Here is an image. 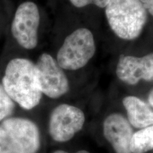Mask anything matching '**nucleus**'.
Returning a JSON list of instances; mask_svg holds the SVG:
<instances>
[{
    "mask_svg": "<svg viewBox=\"0 0 153 153\" xmlns=\"http://www.w3.org/2000/svg\"><path fill=\"white\" fill-rule=\"evenodd\" d=\"M95 52L92 33L87 28H78L65 38L57 52V62L65 70H79L89 62Z\"/></svg>",
    "mask_w": 153,
    "mask_h": 153,
    "instance_id": "20e7f679",
    "label": "nucleus"
},
{
    "mask_svg": "<svg viewBox=\"0 0 153 153\" xmlns=\"http://www.w3.org/2000/svg\"><path fill=\"white\" fill-rule=\"evenodd\" d=\"M85 121V114L77 107L60 104L50 116V135L55 141L66 142L82 128Z\"/></svg>",
    "mask_w": 153,
    "mask_h": 153,
    "instance_id": "0eeeda50",
    "label": "nucleus"
},
{
    "mask_svg": "<svg viewBox=\"0 0 153 153\" xmlns=\"http://www.w3.org/2000/svg\"><path fill=\"white\" fill-rule=\"evenodd\" d=\"M40 133L35 123L24 118H8L0 123V153H36Z\"/></svg>",
    "mask_w": 153,
    "mask_h": 153,
    "instance_id": "7ed1b4c3",
    "label": "nucleus"
},
{
    "mask_svg": "<svg viewBox=\"0 0 153 153\" xmlns=\"http://www.w3.org/2000/svg\"><path fill=\"white\" fill-rule=\"evenodd\" d=\"M123 104L131 125L141 129L153 125V111L144 101L129 96L123 99Z\"/></svg>",
    "mask_w": 153,
    "mask_h": 153,
    "instance_id": "9d476101",
    "label": "nucleus"
},
{
    "mask_svg": "<svg viewBox=\"0 0 153 153\" xmlns=\"http://www.w3.org/2000/svg\"><path fill=\"white\" fill-rule=\"evenodd\" d=\"M153 149V125L133 133L131 142V153H145Z\"/></svg>",
    "mask_w": 153,
    "mask_h": 153,
    "instance_id": "9b49d317",
    "label": "nucleus"
},
{
    "mask_svg": "<svg viewBox=\"0 0 153 153\" xmlns=\"http://www.w3.org/2000/svg\"><path fill=\"white\" fill-rule=\"evenodd\" d=\"M116 75L122 82L135 85L140 80L153 79V53L138 57L121 56L116 68Z\"/></svg>",
    "mask_w": 153,
    "mask_h": 153,
    "instance_id": "6e6552de",
    "label": "nucleus"
},
{
    "mask_svg": "<svg viewBox=\"0 0 153 153\" xmlns=\"http://www.w3.org/2000/svg\"><path fill=\"white\" fill-rule=\"evenodd\" d=\"M104 135L116 153H131L133 130L128 120L122 115L113 114L105 119Z\"/></svg>",
    "mask_w": 153,
    "mask_h": 153,
    "instance_id": "1a4fd4ad",
    "label": "nucleus"
},
{
    "mask_svg": "<svg viewBox=\"0 0 153 153\" xmlns=\"http://www.w3.org/2000/svg\"><path fill=\"white\" fill-rule=\"evenodd\" d=\"M40 14L37 5L32 1L21 4L11 23L12 36L19 45L27 50L37 46Z\"/></svg>",
    "mask_w": 153,
    "mask_h": 153,
    "instance_id": "39448f33",
    "label": "nucleus"
},
{
    "mask_svg": "<svg viewBox=\"0 0 153 153\" xmlns=\"http://www.w3.org/2000/svg\"><path fill=\"white\" fill-rule=\"evenodd\" d=\"M53 153H69V152H65V151H62V150H57V151H55V152ZM75 153H89V152H87V151H86V150H81V151H79V152H75Z\"/></svg>",
    "mask_w": 153,
    "mask_h": 153,
    "instance_id": "dca6fc26",
    "label": "nucleus"
},
{
    "mask_svg": "<svg viewBox=\"0 0 153 153\" xmlns=\"http://www.w3.org/2000/svg\"><path fill=\"white\" fill-rule=\"evenodd\" d=\"M70 1L72 5L79 8L89 4H94L100 8H106L110 0H70Z\"/></svg>",
    "mask_w": 153,
    "mask_h": 153,
    "instance_id": "ddd939ff",
    "label": "nucleus"
},
{
    "mask_svg": "<svg viewBox=\"0 0 153 153\" xmlns=\"http://www.w3.org/2000/svg\"><path fill=\"white\" fill-rule=\"evenodd\" d=\"M105 12L111 30L124 40L138 37L147 21V11L140 0H110Z\"/></svg>",
    "mask_w": 153,
    "mask_h": 153,
    "instance_id": "f03ea898",
    "label": "nucleus"
},
{
    "mask_svg": "<svg viewBox=\"0 0 153 153\" xmlns=\"http://www.w3.org/2000/svg\"><path fill=\"white\" fill-rule=\"evenodd\" d=\"M148 101L150 104L153 107V89L150 92V94H149L148 97Z\"/></svg>",
    "mask_w": 153,
    "mask_h": 153,
    "instance_id": "2eb2a0df",
    "label": "nucleus"
},
{
    "mask_svg": "<svg viewBox=\"0 0 153 153\" xmlns=\"http://www.w3.org/2000/svg\"><path fill=\"white\" fill-rule=\"evenodd\" d=\"M140 2L149 13L153 16V0H140Z\"/></svg>",
    "mask_w": 153,
    "mask_h": 153,
    "instance_id": "4468645a",
    "label": "nucleus"
},
{
    "mask_svg": "<svg viewBox=\"0 0 153 153\" xmlns=\"http://www.w3.org/2000/svg\"><path fill=\"white\" fill-rule=\"evenodd\" d=\"M14 101L9 97L2 85H0V121L8 118L14 112Z\"/></svg>",
    "mask_w": 153,
    "mask_h": 153,
    "instance_id": "f8f14e48",
    "label": "nucleus"
},
{
    "mask_svg": "<svg viewBox=\"0 0 153 153\" xmlns=\"http://www.w3.org/2000/svg\"><path fill=\"white\" fill-rule=\"evenodd\" d=\"M2 86L9 97L22 108L30 110L42 98L35 64L26 58L9 61L2 78Z\"/></svg>",
    "mask_w": 153,
    "mask_h": 153,
    "instance_id": "f257e3e1",
    "label": "nucleus"
},
{
    "mask_svg": "<svg viewBox=\"0 0 153 153\" xmlns=\"http://www.w3.org/2000/svg\"><path fill=\"white\" fill-rule=\"evenodd\" d=\"M35 65L42 94L50 98L57 99L68 92L69 82L66 74L51 55L43 53Z\"/></svg>",
    "mask_w": 153,
    "mask_h": 153,
    "instance_id": "423d86ee",
    "label": "nucleus"
}]
</instances>
